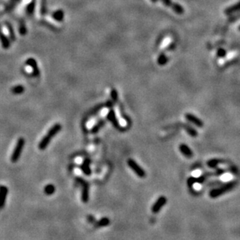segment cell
Returning <instances> with one entry per match:
<instances>
[{"label": "cell", "mask_w": 240, "mask_h": 240, "mask_svg": "<svg viewBox=\"0 0 240 240\" xmlns=\"http://www.w3.org/2000/svg\"><path fill=\"white\" fill-rule=\"evenodd\" d=\"M106 118H107V120L109 121V122L112 124V125H113L116 130H123L122 127L121 126L118 119H117L116 114H115V112L114 111L113 109H110V110H109V112H108Z\"/></svg>", "instance_id": "cell-5"}, {"label": "cell", "mask_w": 240, "mask_h": 240, "mask_svg": "<svg viewBox=\"0 0 240 240\" xmlns=\"http://www.w3.org/2000/svg\"><path fill=\"white\" fill-rule=\"evenodd\" d=\"M76 180H77L78 183L82 185V195H81L82 201L84 203H87L89 200V185L83 179L77 178Z\"/></svg>", "instance_id": "cell-6"}, {"label": "cell", "mask_w": 240, "mask_h": 240, "mask_svg": "<svg viewBox=\"0 0 240 240\" xmlns=\"http://www.w3.org/2000/svg\"><path fill=\"white\" fill-rule=\"evenodd\" d=\"M180 152L186 157V158H192L193 156V153L192 150L189 146L186 145V144H181L179 147Z\"/></svg>", "instance_id": "cell-10"}, {"label": "cell", "mask_w": 240, "mask_h": 240, "mask_svg": "<svg viewBox=\"0 0 240 240\" xmlns=\"http://www.w3.org/2000/svg\"><path fill=\"white\" fill-rule=\"evenodd\" d=\"M166 202H167V199L165 197H160L152 207V212L154 214L159 212L160 210L165 205Z\"/></svg>", "instance_id": "cell-9"}, {"label": "cell", "mask_w": 240, "mask_h": 240, "mask_svg": "<svg viewBox=\"0 0 240 240\" xmlns=\"http://www.w3.org/2000/svg\"><path fill=\"white\" fill-rule=\"evenodd\" d=\"M0 42L2 43V46L5 49H8L10 47V42L9 38H7V37L3 34L1 27H0Z\"/></svg>", "instance_id": "cell-15"}, {"label": "cell", "mask_w": 240, "mask_h": 240, "mask_svg": "<svg viewBox=\"0 0 240 240\" xmlns=\"http://www.w3.org/2000/svg\"><path fill=\"white\" fill-rule=\"evenodd\" d=\"M10 91L11 93L16 95H22L25 91V87L23 85H20H20H16L11 88Z\"/></svg>", "instance_id": "cell-21"}, {"label": "cell", "mask_w": 240, "mask_h": 240, "mask_svg": "<svg viewBox=\"0 0 240 240\" xmlns=\"http://www.w3.org/2000/svg\"><path fill=\"white\" fill-rule=\"evenodd\" d=\"M128 165L132 170L133 171L135 174L137 175L140 178H145L146 177V172L134 161L133 159H129L128 161Z\"/></svg>", "instance_id": "cell-3"}, {"label": "cell", "mask_w": 240, "mask_h": 240, "mask_svg": "<svg viewBox=\"0 0 240 240\" xmlns=\"http://www.w3.org/2000/svg\"><path fill=\"white\" fill-rule=\"evenodd\" d=\"M110 223V220H109V218H103L101 220L98 221L96 223V227L97 228H102V227L108 226Z\"/></svg>", "instance_id": "cell-22"}, {"label": "cell", "mask_w": 240, "mask_h": 240, "mask_svg": "<svg viewBox=\"0 0 240 240\" xmlns=\"http://www.w3.org/2000/svg\"><path fill=\"white\" fill-rule=\"evenodd\" d=\"M87 220H88V222H90V223H94V222H95V218L93 217L92 215H89L88 217H87Z\"/></svg>", "instance_id": "cell-33"}, {"label": "cell", "mask_w": 240, "mask_h": 240, "mask_svg": "<svg viewBox=\"0 0 240 240\" xmlns=\"http://www.w3.org/2000/svg\"><path fill=\"white\" fill-rule=\"evenodd\" d=\"M110 95H111V100H112L114 103L117 102L119 100L118 91H117L115 88H112V90H111V92H110Z\"/></svg>", "instance_id": "cell-26"}, {"label": "cell", "mask_w": 240, "mask_h": 240, "mask_svg": "<svg viewBox=\"0 0 240 240\" xmlns=\"http://www.w3.org/2000/svg\"><path fill=\"white\" fill-rule=\"evenodd\" d=\"M168 62H169V58L166 56L165 53L162 52L158 56V59H157V62H158V65L163 66H165L168 63Z\"/></svg>", "instance_id": "cell-20"}, {"label": "cell", "mask_w": 240, "mask_h": 240, "mask_svg": "<svg viewBox=\"0 0 240 240\" xmlns=\"http://www.w3.org/2000/svg\"><path fill=\"white\" fill-rule=\"evenodd\" d=\"M219 162H220V161H218V160L213 159V160H210V161L208 162V166H210V167L213 168V167H215Z\"/></svg>", "instance_id": "cell-30"}, {"label": "cell", "mask_w": 240, "mask_h": 240, "mask_svg": "<svg viewBox=\"0 0 240 240\" xmlns=\"http://www.w3.org/2000/svg\"><path fill=\"white\" fill-rule=\"evenodd\" d=\"M27 30L26 28V26H25L23 23H21L20 26V27H19V33H20L21 35H25V34H27Z\"/></svg>", "instance_id": "cell-28"}, {"label": "cell", "mask_w": 240, "mask_h": 240, "mask_svg": "<svg viewBox=\"0 0 240 240\" xmlns=\"http://www.w3.org/2000/svg\"><path fill=\"white\" fill-rule=\"evenodd\" d=\"M61 130H62V125H61V124L56 123L54 124V125H53L49 130H48V133H47V135L52 139L56 135H57L58 133L61 131Z\"/></svg>", "instance_id": "cell-12"}, {"label": "cell", "mask_w": 240, "mask_h": 240, "mask_svg": "<svg viewBox=\"0 0 240 240\" xmlns=\"http://www.w3.org/2000/svg\"><path fill=\"white\" fill-rule=\"evenodd\" d=\"M6 27H7L8 31H9V37H10V39L12 41V42H14V41L16 40V36H15V34H14V30H13V27H12V25L10 24L9 23H6Z\"/></svg>", "instance_id": "cell-25"}, {"label": "cell", "mask_w": 240, "mask_h": 240, "mask_svg": "<svg viewBox=\"0 0 240 240\" xmlns=\"http://www.w3.org/2000/svg\"><path fill=\"white\" fill-rule=\"evenodd\" d=\"M150 1H151L152 2L155 3V2H158V0H150Z\"/></svg>", "instance_id": "cell-34"}, {"label": "cell", "mask_w": 240, "mask_h": 240, "mask_svg": "<svg viewBox=\"0 0 240 240\" xmlns=\"http://www.w3.org/2000/svg\"><path fill=\"white\" fill-rule=\"evenodd\" d=\"M25 145V140L23 137H20L17 140V144L13 149L12 154H11L10 160L12 163H16L19 159H20L21 154L23 152V147Z\"/></svg>", "instance_id": "cell-1"}, {"label": "cell", "mask_w": 240, "mask_h": 240, "mask_svg": "<svg viewBox=\"0 0 240 240\" xmlns=\"http://www.w3.org/2000/svg\"><path fill=\"white\" fill-rule=\"evenodd\" d=\"M55 191H56V187H55L54 185L52 184L47 185V186L45 187V189H44V192H45V193L48 196L52 195V194L55 193Z\"/></svg>", "instance_id": "cell-23"}, {"label": "cell", "mask_w": 240, "mask_h": 240, "mask_svg": "<svg viewBox=\"0 0 240 240\" xmlns=\"http://www.w3.org/2000/svg\"><path fill=\"white\" fill-rule=\"evenodd\" d=\"M51 17L54 19L56 21L62 22L64 20V11L62 9H58V10L55 11L51 14Z\"/></svg>", "instance_id": "cell-18"}, {"label": "cell", "mask_w": 240, "mask_h": 240, "mask_svg": "<svg viewBox=\"0 0 240 240\" xmlns=\"http://www.w3.org/2000/svg\"><path fill=\"white\" fill-rule=\"evenodd\" d=\"M240 10V1L239 2L236 3V4L233 5V6H229V7H228L227 9H225V14H226V15H231V14L234 13V12H237V11H239Z\"/></svg>", "instance_id": "cell-17"}, {"label": "cell", "mask_w": 240, "mask_h": 240, "mask_svg": "<svg viewBox=\"0 0 240 240\" xmlns=\"http://www.w3.org/2000/svg\"><path fill=\"white\" fill-rule=\"evenodd\" d=\"M237 185V182H231V183H226L224 186H221L220 188H218V189H214L213 190H211L210 192V197L211 198H216V197H219V196H222V194L228 192L231 189H233L235 186Z\"/></svg>", "instance_id": "cell-2"}, {"label": "cell", "mask_w": 240, "mask_h": 240, "mask_svg": "<svg viewBox=\"0 0 240 240\" xmlns=\"http://www.w3.org/2000/svg\"><path fill=\"white\" fill-rule=\"evenodd\" d=\"M8 194V188L5 186H0V209L3 208Z\"/></svg>", "instance_id": "cell-11"}, {"label": "cell", "mask_w": 240, "mask_h": 240, "mask_svg": "<svg viewBox=\"0 0 240 240\" xmlns=\"http://www.w3.org/2000/svg\"><path fill=\"white\" fill-rule=\"evenodd\" d=\"M113 105H114V102L112 101V100L107 101L105 104V107L108 108V109H112Z\"/></svg>", "instance_id": "cell-32"}, {"label": "cell", "mask_w": 240, "mask_h": 240, "mask_svg": "<svg viewBox=\"0 0 240 240\" xmlns=\"http://www.w3.org/2000/svg\"><path fill=\"white\" fill-rule=\"evenodd\" d=\"M105 124V120H99L95 125H94L93 127H92L91 130V133L92 134H95V133H97L101 128H102L103 126H104Z\"/></svg>", "instance_id": "cell-19"}, {"label": "cell", "mask_w": 240, "mask_h": 240, "mask_svg": "<svg viewBox=\"0 0 240 240\" xmlns=\"http://www.w3.org/2000/svg\"><path fill=\"white\" fill-rule=\"evenodd\" d=\"M239 31H240V26H239Z\"/></svg>", "instance_id": "cell-35"}, {"label": "cell", "mask_w": 240, "mask_h": 240, "mask_svg": "<svg viewBox=\"0 0 240 240\" xmlns=\"http://www.w3.org/2000/svg\"><path fill=\"white\" fill-rule=\"evenodd\" d=\"M90 164H91V160L88 159V158H86V159L83 161L82 164L81 165V171H82L86 175H90L91 174Z\"/></svg>", "instance_id": "cell-13"}, {"label": "cell", "mask_w": 240, "mask_h": 240, "mask_svg": "<svg viewBox=\"0 0 240 240\" xmlns=\"http://www.w3.org/2000/svg\"><path fill=\"white\" fill-rule=\"evenodd\" d=\"M217 55L220 58L225 57V55H226V51H225V49H223V48H219L217 51Z\"/></svg>", "instance_id": "cell-31"}, {"label": "cell", "mask_w": 240, "mask_h": 240, "mask_svg": "<svg viewBox=\"0 0 240 240\" xmlns=\"http://www.w3.org/2000/svg\"><path fill=\"white\" fill-rule=\"evenodd\" d=\"M34 9H35V0H32V1L31 2V3H29V4L27 5V13L29 16L33 15V13H34Z\"/></svg>", "instance_id": "cell-24"}, {"label": "cell", "mask_w": 240, "mask_h": 240, "mask_svg": "<svg viewBox=\"0 0 240 240\" xmlns=\"http://www.w3.org/2000/svg\"><path fill=\"white\" fill-rule=\"evenodd\" d=\"M51 140V138L46 134L45 136H43V137H42V139L41 140V141L39 142L38 148L42 150L46 149L47 147L49 145Z\"/></svg>", "instance_id": "cell-14"}, {"label": "cell", "mask_w": 240, "mask_h": 240, "mask_svg": "<svg viewBox=\"0 0 240 240\" xmlns=\"http://www.w3.org/2000/svg\"><path fill=\"white\" fill-rule=\"evenodd\" d=\"M161 1L164 6L171 8L174 12H176L179 15H182V14L184 13L185 10L181 5L178 4V3L176 2H173L172 0H161Z\"/></svg>", "instance_id": "cell-4"}, {"label": "cell", "mask_w": 240, "mask_h": 240, "mask_svg": "<svg viewBox=\"0 0 240 240\" xmlns=\"http://www.w3.org/2000/svg\"><path fill=\"white\" fill-rule=\"evenodd\" d=\"M185 118L186 119V120L190 122L191 123L194 124L196 126L199 127V128H203V122L200 119H199L198 117H197L196 115H193L192 113H186L185 115Z\"/></svg>", "instance_id": "cell-8"}, {"label": "cell", "mask_w": 240, "mask_h": 240, "mask_svg": "<svg viewBox=\"0 0 240 240\" xmlns=\"http://www.w3.org/2000/svg\"><path fill=\"white\" fill-rule=\"evenodd\" d=\"M182 126L183 127L185 130H186V133L191 136L192 137H197L198 136V132L195 130L194 128H193L192 126H190L189 125H187L186 123H182Z\"/></svg>", "instance_id": "cell-16"}, {"label": "cell", "mask_w": 240, "mask_h": 240, "mask_svg": "<svg viewBox=\"0 0 240 240\" xmlns=\"http://www.w3.org/2000/svg\"><path fill=\"white\" fill-rule=\"evenodd\" d=\"M104 107H105V104L98 105V106L95 107L93 109H92L91 111V112H90V114H89V115H90V116H91V115H95V114L98 113V112H99V111L101 110V109H102Z\"/></svg>", "instance_id": "cell-27"}, {"label": "cell", "mask_w": 240, "mask_h": 240, "mask_svg": "<svg viewBox=\"0 0 240 240\" xmlns=\"http://www.w3.org/2000/svg\"><path fill=\"white\" fill-rule=\"evenodd\" d=\"M46 2L45 0H42V9H41V13H42V16L45 15L47 12V9H46Z\"/></svg>", "instance_id": "cell-29"}, {"label": "cell", "mask_w": 240, "mask_h": 240, "mask_svg": "<svg viewBox=\"0 0 240 240\" xmlns=\"http://www.w3.org/2000/svg\"><path fill=\"white\" fill-rule=\"evenodd\" d=\"M27 66L31 67L32 69V73L31 75L34 77H37V76H40V70H39V67L37 66V62L36 61V59H34V58H29L26 60L25 62Z\"/></svg>", "instance_id": "cell-7"}]
</instances>
